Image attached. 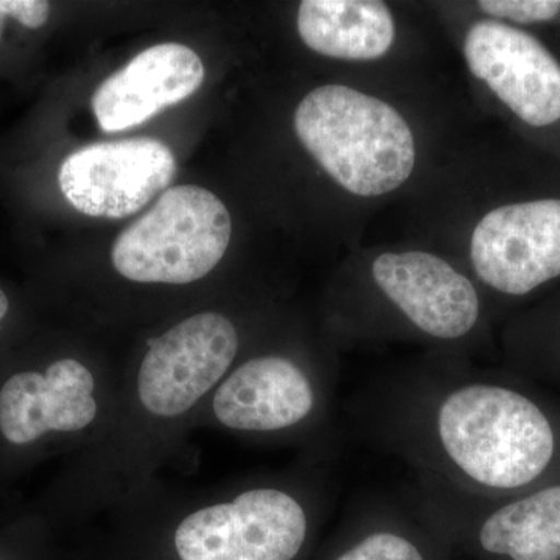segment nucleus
Wrapping results in <instances>:
<instances>
[{
    "label": "nucleus",
    "mask_w": 560,
    "mask_h": 560,
    "mask_svg": "<svg viewBox=\"0 0 560 560\" xmlns=\"http://www.w3.org/2000/svg\"><path fill=\"white\" fill-rule=\"evenodd\" d=\"M470 72L533 130L560 124V61L536 35L506 22H477L464 40Z\"/></svg>",
    "instance_id": "obj_12"
},
{
    "label": "nucleus",
    "mask_w": 560,
    "mask_h": 560,
    "mask_svg": "<svg viewBox=\"0 0 560 560\" xmlns=\"http://www.w3.org/2000/svg\"><path fill=\"white\" fill-rule=\"evenodd\" d=\"M202 80L205 66L190 47L158 44L103 81L92 97V110L103 131L130 130L189 98Z\"/></svg>",
    "instance_id": "obj_13"
},
{
    "label": "nucleus",
    "mask_w": 560,
    "mask_h": 560,
    "mask_svg": "<svg viewBox=\"0 0 560 560\" xmlns=\"http://www.w3.org/2000/svg\"><path fill=\"white\" fill-rule=\"evenodd\" d=\"M298 32L305 46L338 60H377L396 36L393 14L377 0H304Z\"/></svg>",
    "instance_id": "obj_15"
},
{
    "label": "nucleus",
    "mask_w": 560,
    "mask_h": 560,
    "mask_svg": "<svg viewBox=\"0 0 560 560\" xmlns=\"http://www.w3.org/2000/svg\"><path fill=\"white\" fill-rule=\"evenodd\" d=\"M477 278L504 296L523 298L560 279V197L508 202L471 234Z\"/></svg>",
    "instance_id": "obj_9"
},
{
    "label": "nucleus",
    "mask_w": 560,
    "mask_h": 560,
    "mask_svg": "<svg viewBox=\"0 0 560 560\" xmlns=\"http://www.w3.org/2000/svg\"><path fill=\"white\" fill-rule=\"evenodd\" d=\"M371 278L383 302L427 340L452 345L477 331L480 293L441 257L422 250L381 254Z\"/></svg>",
    "instance_id": "obj_11"
},
{
    "label": "nucleus",
    "mask_w": 560,
    "mask_h": 560,
    "mask_svg": "<svg viewBox=\"0 0 560 560\" xmlns=\"http://www.w3.org/2000/svg\"><path fill=\"white\" fill-rule=\"evenodd\" d=\"M230 313L200 311L149 335L130 360L105 425L24 510L65 548L77 534L156 480L206 400L248 350Z\"/></svg>",
    "instance_id": "obj_1"
},
{
    "label": "nucleus",
    "mask_w": 560,
    "mask_h": 560,
    "mask_svg": "<svg viewBox=\"0 0 560 560\" xmlns=\"http://www.w3.org/2000/svg\"><path fill=\"white\" fill-rule=\"evenodd\" d=\"M320 460L198 489L156 478L69 540L66 559L308 560L330 506Z\"/></svg>",
    "instance_id": "obj_2"
},
{
    "label": "nucleus",
    "mask_w": 560,
    "mask_h": 560,
    "mask_svg": "<svg viewBox=\"0 0 560 560\" xmlns=\"http://www.w3.org/2000/svg\"><path fill=\"white\" fill-rule=\"evenodd\" d=\"M370 425L419 488L470 499L528 490L559 455L558 430L539 401L463 368L390 381L372 404Z\"/></svg>",
    "instance_id": "obj_3"
},
{
    "label": "nucleus",
    "mask_w": 560,
    "mask_h": 560,
    "mask_svg": "<svg viewBox=\"0 0 560 560\" xmlns=\"http://www.w3.org/2000/svg\"><path fill=\"white\" fill-rule=\"evenodd\" d=\"M175 175V156L164 142L136 138L77 150L62 162L58 180L79 212L117 220L145 208Z\"/></svg>",
    "instance_id": "obj_10"
},
{
    "label": "nucleus",
    "mask_w": 560,
    "mask_h": 560,
    "mask_svg": "<svg viewBox=\"0 0 560 560\" xmlns=\"http://www.w3.org/2000/svg\"><path fill=\"white\" fill-rule=\"evenodd\" d=\"M125 360L77 346L11 350L0 360V489L94 440L116 400Z\"/></svg>",
    "instance_id": "obj_4"
},
{
    "label": "nucleus",
    "mask_w": 560,
    "mask_h": 560,
    "mask_svg": "<svg viewBox=\"0 0 560 560\" xmlns=\"http://www.w3.org/2000/svg\"><path fill=\"white\" fill-rule=\"evenodd\" d=\"M419 510L451 545L485 560H560V482L501 499L419 488Z\"/></svg>",
    "instance_id": "obj_8"
},
{
    "label": "nucleus",
    "mask_w": 560,
    "mask_h": 560,
    "mask_svg": "<svg viewBox=\"0 0 560 560\" xmlns=\"http://www.w3.org/2000/svg\"><path fill=\"white\" fill-rule=\"evenodd\" d=\"M448 541L419 510L411 506H368L320 560H445Z\"/></svg>",
    "instance_id": "obj_14"
},
{
    "label": "nucleus",
    "mask_w": 560,
    "mask_h": 560,
    "mask_svg": "<svg viewBox=\"0 0 560 560\" xmlns=\"http://www.w3.org/2000/svg\"><path fill=\"white\" fill-rule=\"evenodd\" d=\"M335 385L329 368L307 350L248 349L206 400L197 429L324 455Z\"/></svg>",
    "instance_id": "obj_5"
},
{
    "label": "nucleus",
    "mask_w": 560,
    "mask_h": 560,
    "mask_svg": "<svg viewBox=\"0 0 560 560\" xmlns=\"http://www.w3.org/2000/svg\"><path fill=\"white\" fill-rule=\"evenodd\" d=\"M478 5L493 21L511 25L550 24L560 16V0H481Z\"/></svg>",
    "instance_id": "obj_17"
},
{
    "label": "nucleus",
    "mask_w": 560,
    "mask_h": 560,
    "mask_svg": "<svg viewBox=\"0 0 560 560\" xmlns=\"http://www.w3.org/2000/svg\"><path fill=\"white\" fill-rule=\"evenodd\" d=\"M231 234L230 210L217 195L191 184L176 186L121 232L110 261L135 285L180 289L219 267Z\"/></svg>",
    "instance_id": "obj_7"
},
{
    "label": "nucleus",
    "mask_w": 560,
    "mask_h": 560,
    "mask_svg": "<svg viewBox=\"0 0 560 560\" xmlns=\"http://www.w3.org/2000/svg\"><path fill=\"white\" fill-rule=\"evenodd\" d=\"M298 138L350 194L378 197L410 178L415 138L388 103L342 84L308 92L294 113Z\"/></svg>",
    "instance_id": "obj_6"
},
{
    "label": "nucleus",
    "mask_w": 560,
    "mask_h": 560,
    "mask_svg": "<svg viewBox=\"0 0 560 560\" xmlns=\"http://www.w3.org/2000/svg\"><path fill=\"white\" fill-rule=\"evenodd\" d=\"M11 319H13V301H11L10 294L0 287V338L9 334ZM7 353H10L9 350L3 349L2 342H0V360Z\"/></svg>",
    "instance_id": "obj_19"
},
{
    "label": "nucleus",
    "mask_w": 560,
    "mask_h": 560,
    "mask_svg": "<svg viewBox=\"0 0 560 560\" xmlns=\"http://www.w3.org/2000/svg\"><path fill=\"white\" fill-rule=\"evenodd\" d=\"M50 5L43 0H0V33L3 18L10 16L27 28H39L49 20Z\"/></svg>",
    "instance_id": "obj_18"
},
{
    "label": "nucleus",
    "mask_w": 560,
    "mask_h": 560,
    "mask_svg": "<svg viewBox=\"0 0 560 560\" xmlns=\"http://www.w3.org/2000/svg\"><path fill=\"white\" fill-rule=\"evenodd\" d=\"M0 560H66L65 548L31 512L0 518Z\"/></svg>",
    "instance_id": "obj_16"
}]
</instances>
